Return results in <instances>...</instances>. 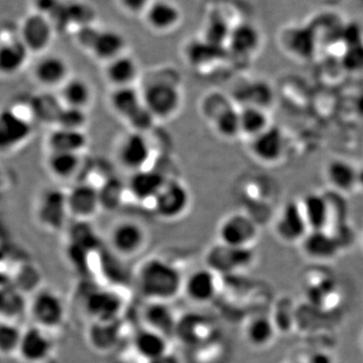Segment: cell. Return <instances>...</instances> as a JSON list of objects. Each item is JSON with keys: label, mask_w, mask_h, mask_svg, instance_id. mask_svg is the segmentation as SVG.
<instances>
[{"label": "cell", "mask_w": 363, "mask_h": 363, "mask_svg": "<svg viewBox=\"0 0 363 363\" xmlns=\"http://www.w3.org/2000/svg\"><path fill=\"white\" fill-rule=\"evenodd\" d=\"M184 277L175 264L162 257H150L136 274L138 291L147 301L168 302L183 292Z\"/></svg>", "instance_id": "1"}, {"label": "cell", "mask_w": 363, "mask_h": 363, "mask_svg": "<svg viewBox=\"0 0 363 363\" xmlns=\"http://www.w3.org/2000/svg\"><path fill=\"white\" fill-rule=\"evenodd\" d=\"M33 117L30 100L25 111L21 105L11 104L0 109V155L18 152L32 140Z\"/></svg>", "instance_id": "2"}, {"label": "cell", "mask_w": 363, "mask_h": 363, "mask_svg": "<svg viewBox=\"0 0 363 363\" xmlns=\"http://www.w3.org/2000/svg\"><path fill=\"white\" fill-rule=\"evenodd\" d=\"M143 104L157 121H169L180 112L183 105V91L180 82L172 78L150 79L143 85Z\"/></svg>", "instance_id": "3"}, {"label": "cell", "mask_w": 363, "mask_h": 363, "mask_svg": "<svg viewBox=\"0 0 363 363\" xmlns=\"http://www.w3.org/2000/svg\"><path fill=\"white\" fill-rule=\"evenodd\" d=\"M33 216L38 225L48 233L65 228L69 212L66 191L56 187L45 188L35 198Z\"/></svg>", "instance_id": "4"}, {"label": "cell", "mask_w": 363, "mask_h": 363, "mask_svg": "<svg viewBox=\"0 0 363 363\" xmlns=\"http://www.w3.org/2000/svg\"><path fill=\"white\" fill-rule=\"evenodd\" d=\"M28 312L35 326L47 331L55 330L65 322V300L57 291L40 289L33 293V298L28 302Z\"/></svg>", "instance_id": "5"}, {"label": "cell", "mask_w": 363, "mask_h": 363, "mask_svg": "<svg viewBox=\"0 0 363 363\" xmlns=\"http://www.w3.org/2000/svg\"><path fill=\"white\" fill-rule=\"evenodd\" d=\"M192 203L188 186L177 179H168L152 202V211L164 221H175L185 216Z\"/></svg>", "instance_id": "6"}, {"label": "cell", "mask_w": 363, "mask_h": 363, "mask_svg": "<svg viewBox=\"0 0 363 363\" xmlns=\"http://www.w3.org/2000/svg\"><path fill=\"white\" fill-rule=\"evenodd\" d=\"M255 255L252 247H233L217 242L208 250L206 267L218 276L233 274L245 271L255 262Z\"/></svg>", "instance_id": "7"}, {"label": "cell", "mask_w": 363, "mask_h": 363, "mask_svg": "<svg viewBox=\"0 0 363 363\" xmlns=\"http://www.w3.org/2000/svg\"><path fill=\"white\" fill-rule=\"evenodd\" d=\"M259 235V226L250 215L233 213L218 226V241L233 247H252Z\"/></svg>", "instance_id": "8"}, {"label": "cell", "mask_w": 363, "mask_h": 363, "mask_svg": "<svg viewBox=\"0 0 363 363\" xmlns=\"http://www.w3.org/2000/svg\"><path fill=\"white\" fill-rule=\"evenodd\" d=\"M55 26L44 14L32 13L23 18L18 35L30 55L45 54L54 39Z\"/></svg>", "instance_id": "9"}, {"label": "cell", "mask_w": 363, "mask_h": 363, "mask_svg": "<svg viewBox=\"0 0 363 363\" xmlns=\"http://www.w3.org/2000/svg\"><path fill=\"white\" fill-rule=\"evenodd\" d=\"M68 61L61 55L43 54L33 65V82L43 90L58 91L71 77Z\"/></svg>", "instance_id": "10"}, {"label": "cell", "mask_w": 363, "mask_h": 363, "mask_svg": "<svg viewBox=\"0 0 363 363\" xmlns=\"http://www.w3.org/2000/svg\"><path fill=\"white\" fill-rule=\"evenodd\" d=\"M152 156V143L145 133L130 130L117 145V161L130 173L147 168Z\"/></svg>", "instance_id": "11"}, {"label": "cell", "mask_w": 363, "mask_h": 363, "mask_svg": "<svg viewBox=\"0 0 363 363\" xmlns=\"http://www.w3.org/2000/svg\"><path fill=\"white\" fill-rule=\"evenodd\" d=\"M147 242V233L138 222H117L109 233L111 250L121 257H133L140 255Z\"/></svg>", "instance_id": "12"}, {"label": "cell", "mask_w": 363, "mask_h": 363, "mask_svg": "<svg viewBox=\"0 0 363 363\" xmlns=\"http://www.w3.org/2000/svg\"><path fill=\"white\" fill-rule=\"evenodd\" d=\"M300 201L286 202L274 221V233L286 243H300L309 233Z\"/></svg>", "instance_id": "13"}, {"label": "cell", "mask_w": 363, "mask_h": 363, "mask_svg": "<svg viewBox=\"0 0 363 363\" xmlns=\"http://www.w3.org/2000/svg\"><path fill=\"white\" fill-rule=\"evenodd\" d=\"M69 212L70 216L78 221H87L93 218L101 209L99 187L80 182L67 191Z\"/></svg>", "instance_id": "14"}, {"label": "cell", "mask_w": 363, "mask_h": 363, "mask_svg": "<svg viewBox=\"0 0 363 363\" xmlns=\"http://www.w3.org/2000/svg\"><path fill=\"white\" fill-rule=\"evenodd\" d=\"M54 351L49 331L40 327H28L23 331L18 357L26 363H42L49 359Z\"/></svg>", "instance_id": "15"}, {"label": "cell", "mask_w": 363, "mask_h": 363, "mask_svg": "<svg viewBox=\"0 0 363 363\" xmlns=\"http://www.w3.org/2000/svg\"><path fill=\"white\" fill-rule=\"evenodd\" d=\"M218 277L207 267L195 269L184 279L183 292L197 304L211 302L218 293Z\"/></svg>", "instance_id": "16"}, {"label": "cell", "mask_w": 363, "mask_h": 363, "mask_svg": "<svg viewBox=\"0 0 363 363\" xmlns=\"http://www.w3.org/2000/svg\"><path fill=\"white\" fill-rule=\"evenodd\" d=\"M85 310L95 321H117L123 311V298L116 292L107 289H96L88 294L84 300Z\"/></svg>", "instance_id": "17"}, {"label": "cell", "mask_w": 363, "mask_h": 363, "mask_svg": "<svg viewBox=\"0 0 363 363\" xmlns=\"http://www.w3.org/2000/svg\"><path fill=\"white\" fill-rule=\"evenodd\" d=\"M250 140V154L264 164L278 162L285 152V136L278 126L271 125Z\"/></svg>", "instance_id": "18"}, {"label": "cell", "mask_w": 363, "mask_h": 363, "mask_svg": "<svg viewBox=\"0 0 363 363\" xmlns=\"http://www.w3.org/2000/svg\"><path fill=\"white\" fill-rule=\"evenodd\" d=\"M168 178L156 169L145 168L131 173L126 190L138 202H152Z\"/></svg>", "instance_id": "19"}, {"label": "cell", "mask_w": 363, "mask_h": 363, "mask_svg": "<svg viewBox=\"0 0 363 363\" xmlns=\"http://www.w3.org/2000/svg\"><path fill=\"white\" fill-rule=\"evenodd\" d=\"M306 257L314 260H331L342 250L340 243L329 230H309L300 242Z\"/></svg>", "instance_id": "20"}, {"label": "cell", "mask_w": 363, "mask_h": 363, "mask_svg": "<svg viewBox=\"0 0 363 363\" xmlns=\"http://www.w3.org/2000/svg\"><path fill=\"white\" fill-rule=\"evenodd\" d=\"M140 65L133 57L123 54L105 64L104 75L112 88L135 86L140 77Z\"/></svg>", "instance_id": "21"}, {"label": "cell", "mask_w": 363, "mask_h": 363, "mask_svg": "<svg viewBox=\"0 0 363 363\" xmlns=\"http://www.w3.org/2000/svg\"><path fill=\"white\" fill-rule=\"evenodd\" d=\"M133 347L136 355L147 362L169 352V339L160 332L143 327L133 336Z\"/></svg>", "instance_id": "22"}, {"label": "cell", "mask_w": 363, "mask_h": 363, "mask_svg": "<svg viewBox=\"0 0 363 363\" xmlns=\"http://www.w3.org/2000/svg\"><path fill=\"white\" fill-rule=\"evenodd\" d=\"M325 178L332 190L346 195L357 189L358 169L350 162L334 159L325 167Z\"/></svg>", "instance_id": "23"}, {"label": "cell", "mask_w": 363, "mask_h": 363, "mask_svg": "<svg viewBox=\"0 0 363 363\" xmlns=\"http://www.w3.org/2000/svg\"><path fill=\"white\" fill-rule=\"evenodd\" d=\"M88 145H89V138L85 130L52 128L45 138L47 152L83 154V152L87 149Z\"/></svg>", "instance_id": "24"}, {"label": "cell", "mask_w": 363, "mask_h": 363, "mask_svg": "<svg viewBox=\"0 0 363 363\" xmlns=\"http://www.w3.org/2000/svg\"><path fill=\"white\" fill-rule=\"evenodd\" d=\"M145 327L169 338L178 329V319L168 302L149 301L143 313Z\"/></svg>", "instance_id": "25"}, {"label": "cell", "mask_w": 363, "mask_h": 363, "mask_svg": "<svg viewBox=\"0 0 363 363\" xmlns=\"http://www.w3.org/2000/svg\"><path fill=\"white\" fill-rule=\"evenodd\" d=\"M58 95L64 106L88 111L94 99V90L89 81L71 76L60 88Z\"/></svg>", "instance_id": "26"}, {"label": "cell", "mask_w": 363, "mask_h": 363, "mask_svg": "<svg viewBox=\"0 0 363 363\" xmlns=\"http://www.w3.org/2000/svg\"><path fill=\"white\" fill-rule=\"evenodd\" d=\"M82 154L47 152L45 164L50 175L57 181H72L78 176L82 167Z\"/></svg>", "instance_id": "27"}, {"label": "cell", "mask_w": 363, "mask_h": 363, "mask_svg": "<svg viewBox=\"0 0 363 363\" xmlns=\"http://www.w3.org/2000/svg\"><path fill=\"white\" fill-rule=\"evenodd\" d=\"M300 204L310 230H328L330 213L325 193H307Z\"/></svg>", "instance_id": "28"}, {"label": "cell", "mask_w": 363, "mask_h": 363, "mask_svg": "<svg viewBox=\"0 0 363 363\" xmlns=\"http://www.w3.org/2000/svg\"><path fill=\"white\" fill-rule=\"evenodd\" d=\"M30 52L16 35V38L0 40V75H16L28 63Z\"/></svg>", "instance_id": "29"}, {"label": "cell", "mask_w": 363, "mask_h": 363, "mask_svg": "<svg viewBox=\"0 0 363 363\" xmlns=\"http://www.w3.org/2000/svg\"><path fill=\"white\" fill-rule=\"evenodd\" d=\"M30 111L35 123L55 128L64 105L60 99L58 93L43 90L39 94L30 99Z\"/></svg>", "instance_id": "30"}, {"label": "cell", "mask_w": 363, "mask_h": 363, "mask_svg": "<svg viewBox=\"0 0 363 363\" xmlns=\"http://www.w3.org/2000/svg\"><path fill=\"white\" fill-rule=\"evenodd\" d=\"M108 102L113 113L125 123L145 105L142 91L136 89L135 86L112 88Z\"/></svg>", "instance_id": "31"}, {"label": "cell", "mask_w": 363, "mask_h": 363, "mask_svg": "<svg viewBox=\"0 0 363 363\" xmlns=\"http://www.w3.org/2000/svg\"><path fill=\"white\" fill-rule=\"evenodd\" d=\"M281 40L284 47L297 58H311L316 50L317 38L311 26L290 28Z\"/></svg>", "instance_id": "32"}, {"label": "cell", "mask_w": 363, "mask_h": 363, "mask_svg": "<svg viewBox=\"0 0 363 363\" xmlns=\"http://www.w3.org/2000/svg\"><path fill=\"white\" fill-rule=\"evenodd\" d=\"M126 40L121 33L113 30H98L90 51L105 64L125 54Z\"/></svg>", "instance_id": "33"}, {"label": "cell", "mask_w": 363, "mask_h": 363, "mask_svg": "<svg viewBox=\"0 0 363 363\" xmlns=\"http://www.w3.org/2000/svg\"><path fill=\"white\" fill-rule=\"evenodd\" d=\"M227 42L234 54L241 57L252 56L259 48L260 33L255 26L240 23L231 28Z\"/></svg>", "instance_id": "34"}, {"label": "cell", "mask_w": 363, "mask_h": 363, "mask_svg": "<svg viewBox=\"0 0 363 363\" xmlns=\"http://www.w3.org/2000/svg\"><path fill=\"white\" fill-rule=\"evenodd\" d=\"M276 323L264 315L252 317L245 327V337L252 347H267L276 335Z\"/></svg>", "instance_id": "35"}, {"label": "cell", "mask_w": 363, "mask_h": 363, "mask_svg": "<svg viewBox=\"0 0 363 363\" xmlns=\"http://www.w3.org/2000/svg\"><path fill=\"white\" fill-rule=\"evenodd\" d=\"M147 18L152 28L160 32H166L179 23L180 11L172 2L157 0L150 4L147 9Z\"/></svg>", "instance_id": "36"}, {"label": "cell", "mask_w": 363, "mask_h": 363, "mask_svg": "<svg viewBox=\"0 0 363 363\" xmlns=\"http://www.w3.org/2000/svg\"><path fill=\"white\" fill-rule=\"evenodd\" d=\"M241 135L252 140L272 125L266 109L245 106L240 111Z\"/></svg>", "instance_id": "37"}, {"label": "cell", "mask_w": 363, "mask_h": 363, "mask_svg": "<svg viewBox=\"0 0 363 363\" xmlns=\"http://www.w3.org/2000/svg\"><path fill=\"white\" fill-rule=\"evenodd\" d=\"M235 98L242 104V107L255 106L266 109V105L272 100L271 89L266 83L252 81L241 85L235 90Z\"/></svg>", "instance_id": "38"}, {"label": "cell", "mask_w": 363, "mask_h": 363, "mask_svg": "<svg viewBox=\"0 0 363 363\" xmlns=\"http://www.w3.org/2000/svg\"><path fill=\"white\" fill-rule=\"evenodd\" d=\"M215 133L225 140L241 135L240 111L234 105L227 107L211 121Z\"/></svg>", "instance_id": "39"}, {"label": "cell", "mask_w": 363, "mask_h": 363, "mask_svg": "<svg viewBox=\"0 0 363 363\" xmlns=\"http://www.w3.org/2000/svg\"><path fill=\"white\" fill-rule=\"evenodd\" d=\"M23 331L16 322L0 320V357H18Z\"/></svg>", "instance_id": "40"}, {"label": "cell", "mask_w": 363, "mask_h": 363, "mask_svg": "<svg viewBox=\"0 0 363 363\" xmlns=\"http://www.w3.org/2000/svg\"><path fill=\"white\" fill-rule=\"evenodd\" d=\"M117 321L98 322L90 331V341L96 350H111L118 340L119 330Z\"/></svg>", "instance_id": "41"}, {"label": "cell", "mask_w": 363, "mask_h": 363, "mask_svg": "<svg viewBox=\"0 0 363 363\" xmlns=\"http://www.w3.org/2000/svg\"><path fill=\"white\" fill-rule=\"evenodd\" d=\"M88 123H89V116H88L87 111L64 106L55 128L86 131Z\"/></svg>", "instance_id": "42"}, {"label": "cell", "mask_w": 363, "mask_h": 363, "mask_svg": "<svg viewBox=\"0 0 363 363\" xmlns=\"http://www.w3.org/2000/svg\"><path fill=\"white\" fill-rule=\"evenodd\" d=\"M124 190H126V185L123 186L117 179L107 181L104 186L99 187L101 207L114 209L123 200Z\"/></svg>", "instance_id": "43"}, {"label": "cell", "mask_w": 363, "mask_h": 363, "mask_svg": "<svg viewBox=\"0 0 363 363\" xmlns=\"http://www.w3.org/2000/svg\"><path fill=\"white\" fill-rule=\"evenodd\" d=\"M230 105H233L231 100L221 93H211V94L209 93L207 96L203 98L201 104L203 116L211 123L215 117Z\"/></svg>", "instance_id": "44"}, {"label": "cell", "mask_w": 363, "mask_h": 363, "mask_svg": "<svg viewBox=\"0 0 363 363\" xmlns=\"http://www.w3.org/2000/svg\"><path fill=\"white\" fill-rule=\"evenodd\" d=\"M157 121L156 117L152 116V112L145 107V105H143L140 111L126 121V123L130 126L131 131L147 135V131L154 128Z\"/></svg>", "instance_id": "45"}, {"label": "cell", "mask_w": 363, "mask_h": 363, "mask_svg": "<svg viewBox=\"0 0 363 363\" xmlns=\"http://www.w3.org/2000/svg\"><path fill=\"white\" fill-rule=\"evenodd\" d=\"M342 65L350 72L363 70V43L346 47L342 56Z\"/></svg>", "instance_id": "46"}, {"label": "cell", "mask_w": 363, "mask_h": 363, "mask_svg": "<svg viewBox=\"0 0 363 363\" xmlns=\"http://www.w3.org/2000/svg\"><path fill=\"white\" fill-rule=\"evenodd\" d=\"M123 6L131 13H140L147 11L150 6V0H121Z\"/></svg>", "instance_id": "47"}, {"label": "cell", "mask_w": 363, "mask_h": 363, "mask_svg": "<svg viewBox=\"0 0 363 363\" xmlns=\"http://www.w3.org/2000/svg\"><path fill=\"white\" fill-rule=\"evenodd\" d=\"M306 363H335L333 357L325 351H316L309 355Z\"/></svg>", "instance_id": "48"}, {"label": "cell", "mask_w": 363, "mask_h": 363, "mask_svg": "<svg viewBox=\"0 0 363 363\" xmlns=\"http://www.w3.org/2000/svg\"><path fill=\"white\" fill-rule=\"evenodd\" d=\"M145 363H183L182 362L181 358L178 355L174 354L169 351L167 354L162 355V357L157 358V359L150 360Z\"/></svg>", "instance_id": "49"}, {"label": "cell", "mask_w": 363, "mask_h": 363, "mask_svg": "<svg viewBox=\"0 0 363 363\" xmlns=\"http://www.w3.org/2000/svg\"><path fill=\"white\" fill-rule=\"evenodd\" d=\"M357 188L363 190V167L362 168L358 169Z\"/></svg>", "instance_id": "50"}, {"label": "cell", "mask_w": 363, "mask_h": 363, "mask_svg": "<svg viewBox=\"0 0 363 363\" xmlns=\"http://www.w3.org/2000/svg\"><path fill=\"white\" fill-rule=\"evenodd\" d=\"M292 363H306V362H292Z\"/></svg>", "instance_id": "51"}]
</instances>
